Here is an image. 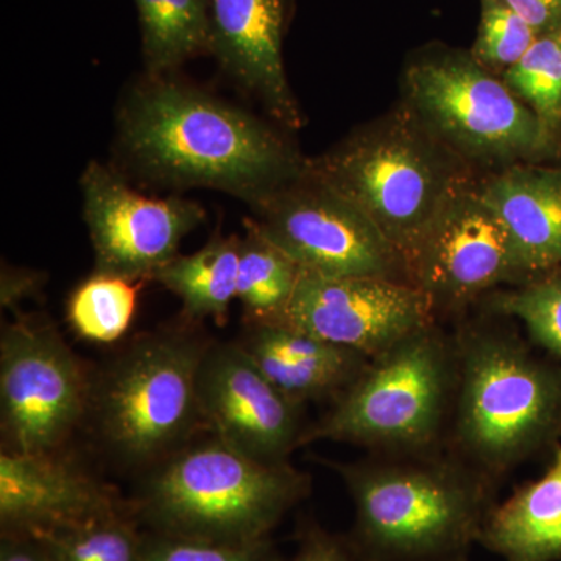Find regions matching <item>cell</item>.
Returning <instances> with one entry per match:
<instances>
[{"mask_svg":"<svg viewBox=\"0 0 561 561\" xmlns=\"http://www.w3.org/2000/svg\"><path fill=\"white\" fill-rule=\"evenodd\" d=\"M518 13L538 35L561 32V0H500Z\"/></svg>","mask_w":561,"mask_h":561,"instance_id":"4dcf8cb0","label":"cell"},{"mask_svg":"<svg viewBox=\"0 0 561 561\" xmlns=\"http://www.w3.org/2000/svg\"><path fill=\"white\" fill-rule=\"evenodd\" d=\"M139 283L94 273L70 294L66 317L84 341H119L130 328L138 306Z\"/></svg>","mask_w":561,"mask_h":561,"instance_id":"603a6c76","label":"cell"},{"mask_svg":"<svg viewBox=\"0 0 561 561\" xmlns=\"http://www.w3.org/2000/svg\"><path fill=\"white\" fill-rule=\"evenodd\" d=\"M311 489L287 461H262L214 437L157 463L133 511L150 531L217 542L268 538Z\"/></svg>","mask_w":561,"mask_h":561,"instance_id":"5b68a950","label":"cell"},{"mask_svg":"<svg viewBox=\"0 0 561 561\" xmlns=\"http://www.w3.org/2000/svg\"><path fill=\"white\" fill-rule=\"evenodd\" d=\"M300 267L245 219L239 245L238 300L247 321L279 320L297 289Z\"/></svg>","mask_w":561,"mask_h":561,"instance_id":"7402d4cb","label":"cell"},{"mask_svg":"<svg viewBox=\"0 0 561 561\" xmlns=\"http://www.w3.org/2000/svg\"><path fill=\"white\" fill-rule=\"evenodd\" d=\"M251 360L297 404L337 398L356 381L370 357L290 327L284 321H247L238 341Z\"/></svg>","mask_w":561,"mask_h":561,"instance_id":"ac0fdd59","label":"cell"},{"mask_svg":"<svg viewBox=\"0 0 561 561\" xmlns=\"http://www.w3.org/2000/svg\"><path fill=\"white\" fill-rule=\"evenodd\" d=\"M512 323L479 311L453 334L457 387L445 448L494 482L561 443V360Z\"/></svg>","mask_w":561,"mask_h":561,"instance_id":"7a4b0ae2","label":"cell"},{"mask_svg":"<svg viewBox=\"0 0 561 561\" xmlns=\"http://www.w3.org/2000/svg\"><path fill=\"white\" fill-rule=\"evenodd\" d=\"M311 165L370 217L405 265L454 195L481 179L402 101L311 158Z\"/></svg>","mask_w":561,"mask_h":561,"instance_id":"277c9868","label":"cell"},{"mask_svg":"<svg viewBox=\"0 0 561 561\" xmlns=\"http://www.w3.org/2000/svg\"><path fill=\"white\" fill-rule=\"evenodd\" d=\"M210 54L284 130L305 124L283 57V0H209Z\"/></svg>","mask_w":561,"mask_h":561,"instance_id":"9a60e30c","label":"cell"},{"mask_svg":"<svg viewBox=\"0 0 561 561\" xmlns=\"http://www.w3.org/2000/svg\"><path fill=\"white\" fill-rule=\"evenodd\" d=\"M239 245L241 236L216 234L195 253L173 257L150 280L180 298L184 320L224 323L238 300Z\"/></svg>","mask_w":561,"mask_h":561,"instance_id":"ffe728a7","label":"cell"},{"mask_svg":"<svg viewBox=\"0 0 561 561\" xmlns=\"http://www.w3.org/2000/svg\"><path fill=\"white\" fill-rule=\"evenodd\" d=\"M479 311L519 321L531 345L561 360V271L522 286L497 289L478 302Z\"/></svg>","mask_w":561,"mask_h":561,"instance_id":"cb8c5ba5","label":"cell"},{"mask_svg":"<svg viewBox=\"0 0 561 561\" xmlns=\"http://www.w3.org/2000/svg\"><path fill=\"white\" fill-rule=\"evenodd\" d=\"M113 490L55 456L0 454V530L38 535L124 511Z\"/></svg>","mask_w":561,"mask_h":561,"instance_id":"2e32d148","label":"cell"},{"mask_svg":"<svg viewBox=\"0 0 561 561\" xmlns=\"http://www.w3.org/2000/svg\"><path fill=\"white\" fill-rule=\"evenodd\" d=\"M402 102L479 175L561 160L534 111L470 51L432 46L402 72Z\"/></svg>","mask_w":561,"mask_h":561,"instance_id":"52a82bcc","label":"cell"},{"mask_svg":"<svg viewBox=\"0 0 561 561\" xmlns=\"http://www.w3.org/2000/svg\"><path fill=\"white\" fill-rule=\"evenodd\" d=\"M408 273L437 321L463 316L502 286L527 283L511 234L483 198L479 180L435 217L408 260Z\"/></svg>","mask_w":561,"mask_h":561,"instance_id":"8fae6325","label":"cell"},{"mask_svg":"<svg viewBox=\"0 0 561 561\" xmlns=\"http://www.w3.org/2000/svg\"><path fill=\"white\" fill-rule=\"evenodd\" d=\"M0 561H57L49 546L33 535H2Z\"/></svg>","mask_w":561,"mask_h":561,"instance_id":"1f68e13d","label":"cell"},{"mask_svg":"<svg viewBox=\"0 0 561 561\" xmlns=\"http://www.w3.org/2000/svg\"><path fill=\"white\" fill-rule=\"evenodd\" d=\"M538 38L540 35L500 0H481V22L470 54L483 68L502 77Z\"/></svg>","mask_w":561,"mask_h":561,"instance_id":"4316f807","label":"cell"},{"mask_svg":"<svg viewBox=\"0 0 561 561\" xmlns=\"http://www.w3.org/2000/svg\"><path fill=\"white\" fill-rule=\"evenodd\" d=\"M247 220L300 271L324 278L409 280L400 251L370 217L308 169L249 206Z\"/></svg>","mask_w":561,"mask_h":561,"instance_id":"9c48e42d","label":"cell"},{"mask_svg":"<svg viewBox=\"0 0 561 561\" xmlns=\"http://www.w3.org/2000/svg\"><path fill=\"white\" fill-rule=\"evenodd\" d=\"M197 393L205 426L245 456L286 461L300 448L302 405L273 386L238 342L210 343Z\"/></svg>","mask_w":561,"mask_h":561,"instance_id":"5bb4252c","label":"cell"},{"mask_svg":"<svg viewBox=\"0 0 561 561\" xmlns=\"http://www.w3.org/2000/svg\"><path fill=\"white\" fill-rule=\"evenodd\" d=\"M130 507L101 518L33 535L49 546L57 561H140L144 531Z\"/></svg>","mask_w":561,"mask_h":561,"instance_id":"d4e9b609","label":"cell"},{"mask_svg":"<svg viewBox=\"0 0 561 561\" xmlns=\"http://www.w3.org/2000/svg\"><path fill=\"white\" fill-rule=\"evenodd\" d=\"M278 127L175 76L144 73L119 103L116 153L146 183L220 191L250 206L308 169Z\"/></svg>","mask_w":561,"mask_h":561,"instance_id":"6da1fadb","label":"cell"},{"mask_svg":"<svg viewBox=\"0 0 561 561\" xmlns=\"http://www.w3.org/2000/svg\"><path fill=\"white\" fill-rule=\"evenodd\" d=\"M92 382L60 332L18 317L0 339L2 451L55 456L90 413Z\"/></svg>","mask_w":561,"mask_h":561,"instance_id":"30bf717a","label":"cell"},{"mask_svg":"<svg viewBox=\"0 0 561 561\" xmlns=\"http://www.w3.org/2000/svg\"><path fill=\"white\" fill-rule=\"evenodd\" d=\"M291 561H365L348 540L334 537L320 527L302 534L300 546Z\"/></svg>","mask_w":561,"mask_h":561,"instance_id":"f1b7e54d","label":"cell"},{"mask_svg":"<svg viewBox=\"0 0 561 561\" xmlns=\"http://www.w3.org/2000/svg\"><path fill=\"white\" fill-rule=\"evenodd\" d=\"M146 76H175L184 62L209 51V0H135Z\"/></svg>","mask_w":561,"mask_h":561,"instance_id":"44dd1931","label":"cell"},{"mask_svg":"<svg viewBox=\"0 0 561 561\" xmlns=\"http://www.w3.org/2000/svg\"><path fill=\"white\" fill-rule=\"evenodd\" d=\"M479 190L511 234L527 283L561 271V160L486 173Z\"/></svg>","mask_w":561,"mask_h":561,"instance_id":"e0dca14e","label":"cell"},{"mask_svg":"<svg viewBox=\"0 0 561 561\" xmlns=\"http://www.w3.org/2000/svg\"><path fill=\"white\" fill-rule=\"evenodd\" d=\"M278 321L373 357L438 323L423 291L383 278H324L302 272Z\"/></svg>","mask_w":561,"mask_h":561,"instance_id":"4fadbf2b","label":"cell"},{"mask_svg":"<svg viewBox=\"0 0 561 561\" xmlns=\"http://www.w3.org/2000/svg\"><path fill=\"white\" fill-rule=\"evenodd\" d=\"M94 273L150 280L179 256L181 242L206 220L201 203L140 194L114 165L91 161L80 176Z\"/></svg>","mask_w":561,"mask_h":561,"instance_id":"7c38bea8","label":"cell"},{"mask_svg":"<svg viewBox=\"0 0 561 561\" xmlns=\"http://www.w3.org/2000/svg\"><path fill=\"white\" fill-rule=\"evenodd\" d=\"M478 542L504 561L561 560V443L540 478L491 507Z\"/></svg>","mask_w":561,"mask_h":561,"instance_id":"d6986e66","label":"cell"},{"mask_svg":"<svg viewBox=\"0 0 561 561\" xmlns=\"http://www.w3.org/2000/svg\"><path fill=\"white\" fill-rule=\"evenodd\" d=\"M457 387L454 335L434 323L373 357L301 446L342 442L375 454L445 448Z\"/></svg>","mask_w":561,"mask_h":561,"instance_id":"8992f818","label":"cell"},{"mask_svg":"<svg viewBox=\"0 0 561 561\" xmlns=\"http://www.w3.org/2000/svg\"><path fill=\"white\" fill-rule=\"evenodd\" d=\"M140 561H278L271 540L217 542L146 531Z\"/></svg>","mask_w":561,"mask_h":561,"instance_id":"83f0119b","label":"cell"},{"mask_svg":"<svg viewBox=\"0 0 561 561\" xmlns=\"http://www.w3.org/2000/svg\"><path fill=\"white\" fill-rule=\"evenodd\" d=\"M43 286V273L3 265L2 278H0V302H2V308H16L21 301L38 295Z\"/></svg>","mask_w":561,"mask_h":561,"instance_id":"f546056e","label":"cell"},{"mask_svg":"<svg viewBox=\"0 0 561 561\" xmlns=\"http://www.w3.org/2000/svg\"><path fill=\"white\" fill-rule=\"evenodd\" d=\"M501 79L561 147V32L541 35Z\"/></svg>","mask_w":561,"mask_h":561,"instance_id":"484cf974","label":"cell"},{"mask_svg":"<svg viewBox=\"0 0 561 561\" xmlns=\"http://www.w3.org/2000/svg\"><path fill=\"white\" fill-rule=\"evenodd\" d=\"M354 504L365 561H460L478 542L496 483L448 449L332 463Z\"/></svg>","mask_w":561,"mask_h":561,"instance_id":"3957f363","label":"cell"},{"mask_svg":"<svg viewBox=\"0 0 561 561\" xmlns=\"http://www.w3.org/2000/svg\"><path fill=\"white\" fill-rule=\"evenodd\" d=\"M210 345L192 328L140 335L92 383L103 443L130 465L160 463L202 426L197 379Z\"/></svg>","mask_w":561,"mask_h":561,"instance_id":"ba28073f","label":"cell"}]
</instances>
